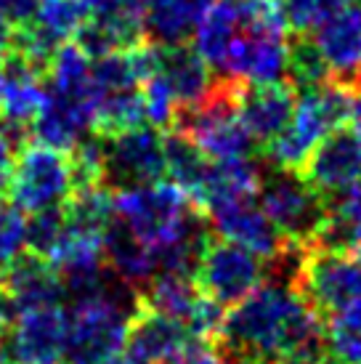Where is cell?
Listing matches in <instances>:
<instances>
[{"label": "cell", "instance_id": "cell-1", "mask_svg": "<svg viewBox=\"0 0 361 364\" xmlns=\"http://www.w3.org/2000/svg\"><path fill=\"white\" fill-rule=\"evenodd\" d=\"M306 295L279 282H263L252 295L231 306L223 316L221 351L276 362L281 341Z\"/></svg>", "mask_w": 361, "mask_h": 364}, {"label": "cell", "instance_id": "cell-2", "mask_svg": "<svg viewBox=\"0 0 361 364\" xmlns=\"http://www.w3.org/2000/svg\"><path fill=\"white\" fill-rule=\"evenodd\" d=\"M356 88L338 80H327L316 88L298 91V107L292 122L266 144V160L271 168L281 171H303V165L313 152V146L327 139L332 131L343 128L351 117Z\"/></svg>", "mask_w": 361, "mask_h": 364}, {"label": "cell", "instance_id": "cell-3", "mask_svg": "<svg viewBox=\"0 0 361 364\" xmlns=\"http://www.w3.org/2000/svg\"><path fill=\"white\" fill-rule=\"evenodd\" d=\"M258 200L274 226L284 234V240H292V242L311 245L330 213L327 197L316 192L303 178L301 171L266 168Z\"/></svg>", "mask_w": 361, "mask_h": 364}, {"label": "cell", "instance_id": "cell-4", "mask_svg": "<svg viewBox=\"0 0 361 364\" xmlns=\"http://www.w3.org/2000/svg\"><path fill=\"white\" fill-rule=\"evenodd\" d=\"M72 192H75V171L70 152L30 141L16 154L9 194L11 203L19 205L24 213L64 208Z\"/></svg>", "mask_w": 361, "mask_h": 364}, {"label": "cell", "instance_id": "cell-5", "mask_svg": "<svg viewBox=\"0 0 361 364\" xmlns=\"http://www.w3.org/2000/svg\"><path fill=\"white\" fill-rule=\"evenodd\" d=\"M165 176V133L154 125L104 136V186L112 192L157 183Z\"/></svg>", "mask_w": 361, "mask_h": 364}, {"label": "cell", "instance_id": "cell-6", "mask_svg": "<svg viewBox=\"0 0 361 364\" xmlns=\"http://www.w3.org/2000/svg\"><path fill=\"white\" fill-rule=\"evenodd\" d=\"M67 330L70 311L64 306L16 314L0 338V364H64Z\"/></svg>", "mask_w": 361, "mask_h": 364}, {"label": "cell", "instance_id": "cell-7", "mask_svg": "<svg viewBox=\"0 0 361 364\" xmlns=\"http://www.w3.org/2000/svg\"><path fill=\"white\" fill-rule=\"evenodd\" d=\"M266 279V261L237 242L212 237L197 266L202 293L223 309H231L252 295Z\"/></svg>", "mask_w": 361, "mask_h": 364}, {"label": "cell", "instance_id": "cell-8", "mask_svg": "<svg viewBox=\"0 0 361 364\" xmlns=\"http://www.w3.org/2000/svg\"><path fill=\"white\" fill-rule=\"evenodd\" d=\"M202 210L208 215V223L215 237L247 247L261 255L263 261L274 258L287 242L284 234L269 218V213L263 210L258 194L215 200V203L205 205Z\"/></svg>", "mask_w": 361, "mask_h": 364}, {"label": "cell", "instance_id": "cell-9", "mask_svg": "<svg viewBox=\"0 0 361 364\" xmlns=\"http://www.w3.org/2000/svg\"><path fill=\"white\" fill-rule=\"evenodd\" d=\"M298 290L327 316L361 309V261L351 253L311 250Z\"/></svg>", "mask_w": 361, "mask_h": 364}, {"label": "cell", "instance_id": "cell-10", "mask_svg": "<svg viewBox=\"0 0 361 364\" xmlns=\"http://www.w3.org/2000/svg\"><path fill=\"white\" fill-rule=\"evenodd\" d=\"M303 178L327 200L361 183V139L338 128L321 139L303 165Z\"/></svg>", "mask_w": 361, "mask_h": 364}, {"label": "cell", "instance_id": "cell-11", "mask_svg": "<svg viewBox=\"0 0 361 364\" xmlns=\"http://www.w3.org/2000/svg\"><path fill=\"white\" fill-rule=\"evenodd\" d=\"M239 117L258 144H269L292 122L298 107V88L290 80L239 82Z\"/></svg>", "mask_w": 361, "mask_h": 364}, {"label": "cell", "instance_id": "cell-12", "mask_svg": "<svg viewBox=\"0 0 361 364\" xmlns=\"http://www.w3.org/2000/svg\"><path fill=\"white\" fill-rule=\"evenodd\" d=\"M287 53H290V43H284V32L242 30L221 77L239 82L287 80Z\"/></svg>", "mask_w": 361, "mask_h": 364}, {"label": "cell", "instance_id": "cell-13", "mask_svg": "<svg viewBox=\"0 0 361 364\" xmlns=\"http://www.w3.org/2000/svg\"><path fill=\"white\" fill-rule=\"evenodd\" d=\"M3 290L14 306V316L43 306H64V284L53 263L35 253H21L3 269Z\"/></svg>", "mask_w": 361, "mask_h": 364}, {"label": "cell", "instance_id": "cell-14", "mask_svg": "<svg viewBox=\"0 0 361 364\" xmlns=\"http://www.w3.org/2000/svg\"><path fill=\"white\" fill-rule=\"evenodd\" d=\"M321 56L332 72V80L345 82L359 91L361 75V6H348L324 21L313 32Z\"/></svg>", "mask_w": 361, "mask_h": 364}, {"label": "cell", "instance_id": "cell-15", "mask_svg": "<svg viewBox=\"0 0 361 364\" xmlns=\"http://www.w3.org/2000/svg\"><path fill=\"white\" fill-rule=\"evenodd\" d=\"M88 133H93V104L48 91L41 114L32 122V139L61 152H72Z\"/></svg>", "mask_w": 361, "mask_h": 364}, {"label": "cell", "instance_id": "cell-16", "mask_svg": "<svg viewBox=\"0 0 361 364\" xmlns=\"http://www.w3.org/2000/svg\"><path fill=\"white\" fill-rule=\"evenodd\" d=\"M157 48H160L157 75L171 85L180 109H189V107H197L200 102H205L215 88V82H218L205 56L186 43H176V46H160L157 43Z\"/></svg>", "mask_w": 361, "mask_h": 364}, {"label": "cell", "instance_id": "cell-17", "mask_svg": "<svg viewBox=\"0 0 361 364\" xmlns=\"http://www.w3.org/2000/svg\"><path fill=\"white\" fill-rule=\"evenodd\" d=\"M104 261L117 277H122L139 290H144L151 282V277L160 272L154 247L136 237L120 218H112L104 232Z\"/></svg>", "mask_w": 361, "mask_h": 364}, {"label": "cell", "instance_id": "cell-18", "mask_svg": "<svg viewBox=\"0 0 361 364\" xmlns=\"http://www.w3.org/2000/svg\"><path fill=\"white\" fill-rule=\"evenodd\" d=\"M215 0H144L146 38L160 46L186 43Z\"/></svg>", "mask_w": 361, "mask_h": 364}, {"label": "cell", "instance_id": "cell-19", "mask_svg": "<svg viewBox=\"0 0 361 364\" xmlns=\"http://www.w3.org/2000/svg\"><path fill=\"white\" fill-rule=\"evenodd\" d=\"M202 295L205 293H202V287L194 274L162 269V272L154 274L151 282L141 290V301H144V309L165 314V316H171V319H178V322L186 327L194 309L200 306Z\"/></svg>", "mask_w": 361, "mask_h": 364}, {"label": "cell", "instance_id": "cell-20", "mask_svg": "<svg viewBox=\"0 0 361 364\" xmlns=\"http://www.w3.org/2000/svg\"><path fill=\"white\" fill-rule=\"evenodd\" d=\"M242 35V11L239 0H215L208 14L202 16L200 27L194 32V48L205 56L212 70L223 72L229 53L237 38Z\"/></svg>", "mask_w": 361, "mask_h": 364}, {"label": "cell", "instance_id": "cell-21", "mask_svg": "<svg viewBox=\"0 0 361 364\" xmlns=\"http://www.w3.org/2000/svg\"><path fill=\"white\" fill-rule=\"evenodd\" d=\"M189 341V330L165 314L141 309L136 319L131 322V333H128V351L136 354L141 362L157 364L168 354H173L178 346Z\"/></svg>", "mask_w": 361, "mask_h": 364}, {"label": "cell", "instance_id": "cell-22", "mask_svg": "<svg viewBox=\"0 0 361 364\" xmlns=\"http://www.w3.org/2000/svg\"><path fill=\"white\" fill-rule=\"evenodd\" d=\"M210 165L212 160L202 152V146L191 136L180 131L165 133V176L178 189L189 194L194 205L200 203L202 189H205L208 176H210Z\"/></svg>", "mask_w": 361, "mask_h": 364}, {"label": "cell", "instance_id": "cell-23", "mask_svg": "<svg viewBox=\"0 0 361 364\" xmlns=\"http://www.w3.org/2000/svg\"><path fill=\"white\" fill-rule=\"evenodd\" d=\"M50 91L90 102L96 107V88H93V59L82 51L80 46H61L48 70Z\"/></svg>", "mask_w": 361, "mask_h": 364}, {"label": "cell", "instance_id": "cell-24", "mask_svg": "<svg viewBox=\"0 0 361 364\" xmlns=\"http://www.w3.org/2000/svg\"><path fill=\"white\" fill-rule=\"evenodd\" d=\"M144 122H146V109H144V96L139 88L96 93V107H93V131L96 133L114 136V133L139 128Z\"/></svg>", "mask_w": 361, "mask_h": 364}, {"label": "cell", "instance_id": "cell-25", "mask_svg": "<svg viewBox=\"0 0 361 364\" xmlns=\"http://www.w3.org/2000/svg\"><path fill=\"white\" fill-rule=\"evenodd\" d=\"M88 19V11L80 0H43L41 11L30 24L32 32H38L43 41L53 48H61L64 43L75 38L77 30ZM24 30V27H21Z\"/></svg>", "mask_w": 361, "mask_h": 364}, {"label": "cell", "instance_id": "cell-26", "mask_svg": "<svg viewBox=\"0 0 361 364\" xmlns=\"http://www.w3.org/2000/svg\"><path fill=\"white\" fill-rule=\"evenodd\" d=\"M287 80L298 91L316 88L321 82L332 80L330 67L311 35H292L290 53H287Z\"/></svg>", "mask_w": 361, "mask_h": 364}, {"label": "cell", "instance_id": "cell-27", "mask_svg": "<svg viewBox=\"0 0 361 364\" xmlns=\"http://www.w3.org/2000/svg\"><path fill=\"white\" fill-rule=\"evenodd\" d=\"M327 346L330 354L340 362H361V309H348L327 316Z\"/></svg>", "mask_w": 361, "mask_h": 364}, {"label": "cell", "instance_id": "cell-28", "mask_svg": "<svg viewBox=\"0 0 361 364\" xmlns=\"http://www.w3.org/2000/svg\"><path fill=\"white\" fill-rule=\"evenodd\" d=\"M281 9L292 35H311L335 14L348 9V0H281Z\"/></svg>", "mask_w": 361, "mask_h": 364}, {"label": "cell", "instance_id": "cell-29", "mask_svg": "<svg viewBox=\"0 0 361 364\" xmlns=\"http://www.w3.org/2000/svg\"><path fill=\"white\" fill-rule=\"evenodd\" d=\"M64 232H67L64 208L30 213V218H27V250L48 261L50 253L56 250V245L61 242Z\"/></svg>", "mask_w": 361, "mask_h": 364}, {"label": "cell", "instance_id": "cell-30", "mask_svg": "<svg viewBox=\"0 0 361 364\" xmlns=\"http://www.w3.org/2000/svg\"><path fill=\"white\" fill-rule=\"evenodd\" d=\"M141 96H144V109H146V122L160 128V131H171L176 125V117H178V99L176 93L171 91V85L162 80L160 75H154L144 82L141 88Z\"/></svg>", "mask_w": 361, "mask_h": 364}, {"label": "cell", "instance_id": "cell-31", "mask_svg": "<svg viewBox=\"0 0 361 364\" xmlns=\"http://www.w3.org/2000/svg\"><path fill=\"white\" fill-rule=\"evenodd\" d=\"M27 250V213L19 205L0 200V269Z\"/></svg>", "mask_w": 361, "mask_h": 364}, {"label": "cell", "instance_id": "cell-32", "mask_svg": "<svg viewBox=\"0 0 361 364\" xmlns=\"http://www.w3.org/2000/svg\"><path fill=\"white\" fill-rule=\"evenodd\" d=\"M157 364H223V354L221 346H215L208 338H191Z\"/></svg>", "mask_w": 361, "mask_h": 364}, {"label": "cell", "instance_id": "cell-33", "mask_svg": "<svg viewBox=\"0 0 361 364\" xmlns=\"http://www.w3.org/2000/svg\"><path fill=\"white\" fill-rule=\"evenodd\" d=\"M43 0H0V14L14 24V27H30Z\"/></svg>", "mask_w": 361, "mask_h": 364}, {"label": "cell", "instance_id": "cell-34", "mask_svg": "<svg viewBox=\"0 0 361 364\" xmlns=\"http://www.w3.org/2000/svg\"><path fill=\"white\" fill-rule=\"evenodd\" d=\"M16 154H19V149L14 146V141H11L6 133L0 131V200H3V194L9 192L14 165H16Z\"/></svg>", "mask_w": 361, "mask_h": 364}, {"label": "cell", "instance_id": "cell-35", "mask_svg": "<svg viewBox=\"0 0 361 364\" xmlns=\"http://www.w3.org/2000/svg\"><path fill=\"white\" fill-rule=\"evenodd\" d=\"M14 48H16V32H14V24L0 14V64L14 53Z\"/></svg>", "mask_w": 361, "mask_h": 364}, {"label": "cell", "instance_id": "cell-36", "mask_svg": "<svg viewBox=\"0 0 361 364\" xmlns=\"http://www.w3.org/2000/svg\"><path fill=\"white\" fill-rule=\"evenodd\" d=\"M11 319H14V306H11L9 295H6L3 284H0V338H3L6 330H9Z\"/></svg>", "mask_w": 361, "mask_h": 364}, {"label": "cell", "instance_id": "cell-37", "mask_svg": "<svg viewBox=\"0 0 361 364\" xmlns=\"http://www.w3.org/2000/svg\"><path fill=\"white\" fill-rule=\"evenodd\" d=\"M99 364H146V362H141L139 356H136V354H131V351H128V348H122L120 354L109 356V359H104V362H99Z\"/></svg>", "mask_w": 361, "mask_h": 364}, {"label": "cell", "instance_id": "cell-38", "mask_svg": "<svg viewBox=\"0 0 361 364\" xmlns=\"http://www.w3.org/2000/svg\"><path fill=\"white\" fill-rule=\"evenodd\" d=\"M348 120H351V131L361 139V96H356V99H353L351 117H348Z\"/></svg>", "mask_w": 361, "mask_h": 364}, {"label": "cell", "instance_id": "cell-39", "mask_svg": "<svg viewBox=\"0 0 361 364\" xmlns=\"http://www.w3.org/2000/svg\"><path fill=\"white\" fill-rule=\"evenodd\" d=\"M221 354H223V351H221ZM223 364H276V362H269V359H252V356L223 354Z\"/></svg>", "mask_w": 361, "mask_h": 364}, {"label": "cell", "instance_id": "cell-40", "mask_svg": "<svg viewBox=\"0 0 361 364\" xmlns=\"http://www.w3.org/2000/svg\"><path fill=\"white\" fill-rule=\"evenodd\" d=\"M319 364H345V362H340V359H335V356H327V359H321V362Z\"/></svg>", "mask_w": 361, "mask_h": 364}, {"label": "cell", "instance_id": "cell-41", "mask_svg": "<svg viewBox=\"0 0 361 364\" xmlns=\"http://www.w3.org/2000/svg\"><path fill=\"white\" fill-rule=\"evenodd\" d=\"M359 91H361V75H359Z\"/></svg>", "mask_w": 361, "mask_h": 364}, {"label": "cell", "instance_id": "cell-42", "mask_svg": "<svg viewBox=\"0 0 361 364\" xmlns=\"http://www.w3.org/2000/svg\"><path fill=\"white\" fill-rule=\"evenodd\" d=\"M359 3H361V0H359Z\"/></svg>", "mask_w": 361, "mask_h": 364}, {"label": "cell", "instance_id": "cell-43", "mask_svg": "<svg viewBox=\"0 0 361 364\" xmlns=\"http://www.w3.org/2000/svg\"><path fill=\"white\" fill-rule=\"evenodd\" d=\"M359 364H361V362H359Z\"/></svg>", "mask_w": 361, "mask_h": 364}]
</instances>
